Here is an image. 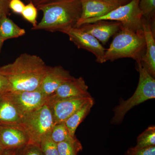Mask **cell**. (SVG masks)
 Segmentation results:
<instances>
[{"mask_svg":"<svg viewBox=\"0 0 155 155\" xmlns=\"http://www.w3.org/2000/svg\"><path fill=\"white\" fill-rule=\"evenodd\" d=\"M36 7L43 15L32 30L61 32L75 27L81 16V0H51Z\"/></svg>","mask_w":155,"mask_h":155,"instance_id":"obj_2","label":"cell"},{"mask_svg":"<svg viewBox=\"0 0 155 155\" xmlns=\"http://www.w3.org/2000/svg\"><path fill=\"white\" fill-rule=\"evenodd\" d=\"M140 0H131L124 5L119 6L105 15L98 18L86 19L76 24L78 27L84 24L100 21L111 20L120 22L123 28L137 31L142 29L143 14L140 9Z\"/></svg>","mask_w":155,"mask_h":155,"instance_id":"obj_6","label":"cell"},{"mask_svg":"<svg viewBox=\"0 0 155 155\" xmlns=\"http://www.w3.org/2000/svg\"><path fill=\"white\" fill-rule=\"evenodd\" d=\"M120 22L108 20H100L93 23L84 24L79 28L95 38L103 45H105L111 37L115 35L121 29Z\"/></svg>","mask_w":155,"mask_h":155,"instance_id":"obj_13","label":"cell"},{"mask_svg":"<svg viewBox=\"0 0 155 155\" xmlns=\"http://www.w3.org/2000/svg\"><path fill=\"white\" fill-rule=\"evenodd\" d=\"M49 67L39 56L24 53L0 71L8 81L9 91H33L39 88Z\"/></svg>","mask_w":155,"mask_h":155,"instance_id":"obj_1","label":"cell"},{"mask_svg":"<svg viewBox=\"0 0 155 155\" xmlns=\"http://www.w3.org/2000/svg\"><path fill=\"white\" fill-rule=\"evenodd\" d=\"M11 0H0V19L8 16L9 13V4Z\"/></svg>","mask_w":155,"mask_h":155,"instance_id":"obj_28","label":"cell"},{"mask_svg":"<svg viewBox=\"0 0 155 155\" xmlns=\"http://www.w3.org/2000/svg\"><path fill=\"white\" fill-rule=\"evenodd\" d=\"M14 155H44L38 145L28 143L19 149L16 150Z\"/></svg>","mask_w":155,"mask_h":155,"instance_id":"obj_25","label":"cell"},{"mask_svg":"<svg viewBox=\"0 0 155 155\" xmlns=\"http://www.w3.org/2000/svg\"><path fill=\"white\" fill-rule=\"evenodd\" d=\"M94 104V100L91 98L65 121V125L72 137L75 136V131L78 127L89 114Z\"/></svg>","mask_w":155,"mask_h":155,"instance_id":"obj_17","label":"cell"},{"mask_svg":"<svg viewBox=\"0 0 155 155\" xmlns=\"http://www.w3.org/2000/svg\"><path fill=\"white\" fill-rule=\"evenodd\" d=\"M10 90V84L8 79L0 71V94L9 91Z\"/></svg>","mask_w":155,"mask_h":155,"instance_id":"obj_29","label":"cell"},{"mask_svg":"<svg viewBox=\"0 0 155 155\" xmlns=\"http://www.w3.org/2000/svg\"><path fill=\"white\" fill-rule=\"evenodd\" d=\"M5 150H4L2 147L1 146V144H0V155H2V154L3 153H4V152L5 151Z\"/></svg>","mask_w":155,"mask_h":155,"instance_id":"obj_34","label":"cell"},{"mask_svg":"<svg viewBox=\"0 0 155 155\" xmlns=\"http://www.w3.org/2000/svg\"><path fill=\"white\" fill-rule=\"evenodd\" d=\"M4 41H3L2 39V38H1V37H0V52H1V49H2V46L3 45V43H4Z\"/></svg>","mask_w":155,"mask_h":155,"instance_id":"obj_33","label":"cell"},{"mask_svg":"<svg viewBox=\"0 0 155 155\" xmlns=\"http://www.w3.org/2000/svg\"><path fill=\"white\" fill-rule=\"evenodd\" d=\"M29 143L28 135L19 125H0V144L4 150H17Z\"/></svg>","mask_w":155,"mask_h":155,"instance_id":"obj_10","label":"cell"},{"mask_svg":"<svg viewBox=\"0 0 155 155\" xmlns=\"http://www.w3.org/2000/svg\"><path fill=\"white\" fill-rule=\"evenodd\" d=\"M92 97L72 98L58 101H47L51 111L54 125L65 122Z\"/></svg>","mask_w":155,"mask_h":155,"instance_id":"obj_9","label":"cell"},{"mask_svg":"<svg viewBox=\"0 0 155 155\" xmlns=\"http://www.w3.org/2000/svg\"><path fill=\"white\" fill-rule=\"evenodd\" d=\"M21 15L24 19L30 22L32 25V27H35L37 25L38 9L33 3L29 2L25 5Z\"/></svg>","mask_w":155,"mask_h":155,"instance_id":"obj_24","label":"cell"},{"mask_svg":"<svg viewBox=\"0 0 155 155\" xmlns=\"http://www.w3.org/2000/svg\"><path fill=\"white\" fill-rule=\"evenodd\" d=\"M19 125L28 135L29 143L39 145L42 139L51 133L54 125L52 114L47 103L22 116Z\"/></svg>","mask_w":155,"mask_h":155,"instance_id":"obj_5","label":"cell"},{"mask_svg":"<svg viewBox=\"0 0 155 155\" xmlns=\"http://www.w3.org/2000/svg\"><path fill=\"white\" fill-rule=\"evenodd\" d=\"M108 2L111 3L118 7L124 5L127 3L130 2L131 0H103Z\"/></svg>","mask_w":155,"mask_h":155,"instance_id":"obj_30","label":"cell"},{"mask_svg":"<svg viewBox=\"0 0 155 155\" xmlns=\"http://www.w3.org/2000/svg\"><path fill=\"white\" fill-rule=\"evenodd\" d=\"M59 155H78V153L83 149L82 145L76 137L57 143Z\"/></svg>","mask_w":155,"mask_h":155,"instance_id":"obj_19","label":"cell"},{"mask_svg":"<svg viewBox=\"0 0 155 155\" xmlns=\"http://www.w3.org/2000/svg\"><path fill=\"white\" fill-rule=\"evenodd\" d=\"M125 155H155V146L144 148L131 147L126 151Z\"/></svg>","mask_w":155,"mask_h":155,"instance_id":"obj_26","label":"cell"},{"mask_svg":"<svg viewBox=\"0 0 155 155\" xmlns=\"http://www.w3.org/2000/svg\"><path fill=\"white\" fill-rule=\"evenodd\" d=\"M16 150H5L2 155H14Z\"/></svg>","mask_w":155,"mask_h":155,"instance_id":"obj_32","label":"cell"},{"mask_svg":"<svg viewBox=\"0 0 155 155\" xmlns=\"http://www.w3.org/2000/svg\"><path fill=\"white\" fill-rule=\"evenodd\" d=\"M146 43L142 29L133 31L121 27L115 35L108 49L106 50L103 63L123 58L141 60L144 54Z\"/></svg>","mask_w":155,"mask_h":155,"instance_id":"obj_3","label":"cell"},{"mask_svg":"<svg viewBox=\"0 0 155 155\" xmlns=\"http://www.w3.org/2000/svg\"><path fill=\"white\" fill-rule=\"evenodd\" d=\"M25 33V29L20 28L8 16L0 19V37L4 42L9 39L23 36Z\"/></svg>","mask_w":155,"mask_h":155,"instance_id":"obj_18","label":"cell"},{"mask_svg":"<svg viewBox=\"0 0 155 155\" xmlns=\"http://www.w3.org/2000/svg\"><path fill=\"white\" fill-rule=\"evenodd\" d=\"M142 29L146 43L145 51L141 62L147 71L153 77L155 76V40L154 33L151 25L145 19H142Z\"/></svg>","mask_w":155,"mask_h":155,"instance_id":"obj_14","label":"cell"},{"mask_svg":"<svg viewBox=\"0 0 155 155\" xmlns=\"http://www.w3.org/2000/svg\"><path fill=\"white\" fill-rule=\"evenodd\" d=\"M139 6L142 13L143 18L150 22L154 31L155 0H140Z\"/></svg>","mask_w":155,"mask_h":155,"instance_id":"obj_21","label":"cell"},{"mask_svg":"<svg viewBox=\"0 0 155 155\" xmlns=\"http://www.w3.org/2000/svg\"><path fill=\"white\" fill-rule=\"evenodd\" d=\"M136 61L139 73L137 87L132 96L126 101L121 100L119 105L114 108V116L111 120L112 124H120L127 112L131 109L147 100L155 98V78L147 71L140 60Z\"/></svg>","mask_w":155,"mask_h":155,"instance_id":"obj_4","label":"cell"},{"mask_svg":"<svg viewBox=\"0 0 155 155\" xmlns=\"http://www.w3.org/2000/svg\"><path fill=\"white\" fill-rule=\"evenodd\" d=\"M50 133L42 139L39 146L44 155H59L58 145L51 138Z\"/></svg>","mask_w":155,"mask_h":155,"instance_id":"obj_23","label":"cell"},{"mask_svg":"<svg viewBox=\"0 0 155 155\" xmlns=\"http://www.w3.org/2000/svg\"><path fill=\"white\" fill-rule=\"evenodd\" d=\"M88 87L83 78L74 77L62 84L48 97L50 101L72 98L91 97L88 91Z\"/></svg>","mask_w":155,"mask_h":155,"instance_id":"obj_11","label":"cell"},{"mask_svg":"<svg viewBox=\"0 0 155 155\" xmlns=\"http://www.w3.org/2000/svg\"><path fill=\"white\" fill-rule=\"evenodd\" d=\"M155 146V126L151 125L138 136L135 147L144 148Z\"/></svg>","mask_w":155,"mask_h":155,"instance_id":"obj_22","label":"cell"},{"mask_svg":"<svg viewBox=\"0 0 155 155\" xmlns=\"http://www.w3.org/2000/svg\"></svg>","mask_w":155,"mask_h":155,"instance_id":"obj_35","label":"cell"},{"mask_svg":"<svg viewBox=\"0 0 155 155\" xmlns=\"http://www.w3.org/2000/svg\"><path fill=\"white\" fill-rule=\"evenodd\" d=\"M81 16L77 23L86 19L102 17L118 7L103 0H81Z\"/></svg>","mask_w":155,"mask_h":155,"instance_id":"obj_15","label":"cell"},{"mask_svg":"<svg viewBox=\"0 0 155 155\" xmlns=\"http://www.w3.org/2000/svg\"><path fill=\"white\" fill-rule=\"evenodd\" d=\"M6 94L22 116L45 104L48 97L39 89L33 91H9Z\"/></svg>","mask_w":155,"mask_h":155,"instance_id":"obj_7","label":"cell"},{"mask_svg":"<svg viewBox=\"0 0 155 155\" xmlns=\"http://www.w3.org/2000/svg\"><path fill=\"white\" fill-rule=\"evenodd\" d=\"M21 116L5 92L0 94V125H19Z\"/></svg>","mask_w":155,"mask_h":155,"instance_id":"obj_16","label":"cell"},{"mask_svg":"<svg viewBox=\"0 0 155 155\" xmlns=\"http://www.w3.org/2000/svg\"><path fill=\"white\" fill-rule=\"evenodd\" d=\"M25 5L21 0H11L9 4V9L14 13L21 14Z\"/></svg>","mask_w":155,"mask_h":155,"instance_id":"obj_27","label":"cell"},{"mask_svg":"<svg viewBox=\"0 0 155 155\" xmlns=\"http://www.w3.org/2000/svg\"><path fill=\"white\" fill-rule=\"evenodd\" d=\"M61 32L67 35L69 40L79 49H83L92 53L97 63L103 64L106 49L95 38L81 30L79 27L66 28Z\"/></svg>","mask_w":155,"mask_h":155,"instance_id":"obj_8","label":"cell"},{"mask_svg":"<svg viewBox=\"0 0 155 155\" xmlns=\"http://www.w3.org/2000/svg\"><path fill=\"white\" fill-rule=\"evenodd\" d=\"M51 138L56 143L74 139L76 137H72L69 133L65 122L58 123L53 126L50 133Z\"/></svg>","mask_w":155,"mask_h":155,"instance_id":"obj_20","label":"cell"},{"mask_svg":"<svg viewBox=\"0 0 155 155\" xmlns=\"http://www.w3.org/2000/svg\"><path fill=\"white\" fill-rule=\"evenodd\" d=\"M74 77L61 66H49L38 89L49 97L62 84Z\"/></svg>","mask_w":155,"mask_h":155,"instance_id":"obj_12","label":"cell"},{"mask_svg":"<svg viewBox=\"0 0 155 155\" xmlns=\"http://www.w3.org/2000/svg\"><path fill=\"white\" fill-rule=\"evenodd\" d=\"M29 2L33 3L34 5L35 6L40 5V4H43V3L47 2H49L51 0H27Z\"/></svg>","mask_w":155,"mask_h":155,"instance_id":"obj_31","label":"cell"}]
</instances>
